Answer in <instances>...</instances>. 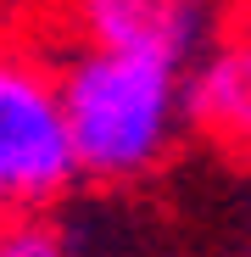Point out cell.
<instances>
[{
    "label": "cell",
    "mask_w": 251,
    "mask_h": 257,
    "mask_svg": "<svg viewBox=\"0 0 251 257\" xmlns=\"http://www.w3.org/2000/svg\"><path fill=\"white\" fill-rule=\"evenodd\" d=\"M190 123H201L223 146L251 151V39L245 34H223L190 67Z\"/></svg>",
    "instance_id": "277c9868"
},
{
    "label": "cell",
    "mask_w": 251,
    "mask_h": 257,
    "mask_svg": "<svg viewBox=\"0 0 251 257\" xmlns=\"http://www.w3.org/2000/svg\"><path fill=\"white\" fill-rule=\"evenodd\" d=\"M56 101L84 179L129 185L145 179L190 123V73L184 62L78 45L56 67Z\"/></svg>",
    "instance_id": "6da1fadb"
},
{
    "label": "cell",
    "mask_w": 251,
    "mask_h": 257,
    "mask_svg": "<svg viewBox=\"0 0 251 257\" xmlns=\"http://www.w3.org/2000/svg\"><path fill=\"white\" fill-rule=\"evenodd\" d=\"M73 28L84 45L167 56L190 67V56L212 34V6L206 0H73Z\"/></svg>",
    "instance_id": "3957f363"
},
{
    "label": "cell",
    "mask_w": 251,
    "mask_h": 257,
    "mask_svg": "<svg viewBox=\"0 0 251 257\" xmlns=\"http://www.w3.org/2000/svg\"><path fill=\"white\" fill-rule=\"evenodd\" d=\"M229 34H245V39H251V0H234V12H229Z\"/></svg>",
    "instance_id": "8992f818"
},
{
    "label": "cell",
    "mask_w": 251,
    "mask_h": 257,
    "mask_svg": "<svg viewBox=\"0 0 251 257\" xmlns=\"http://www.w3.org/2000/svg\"><path fill=\"white\" fill-rule=\"evenodd\" d=\"M78 179L56 67L0 51V212H45Z\"/></svg>",
    "instance_id": "7a4b0ae2"
},
{
    "label": "cell",
    "mask_w": 251,
    "mask_h": 257,
    "mask_svg": "<svg viewBox=\"0 0 251 257\" xmlns=\"http://www.w3.org/2000/svg\"><path fill=\"white\" fill-rule=\"evenodd\" d=\"M0 257H67V235L45 212H6L0 218Z\"/></svg>",
    "instance_id": "5b68a950"
}]
</instances>
